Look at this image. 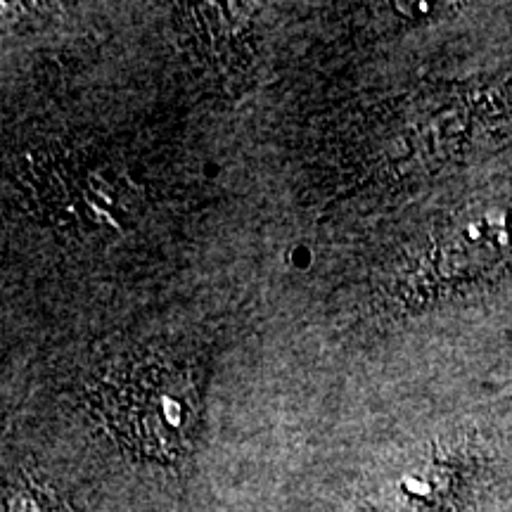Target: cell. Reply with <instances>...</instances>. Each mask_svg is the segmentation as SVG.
Masks as SVG:
<instances>
[{
    "instance_id": "6da1fadb",
    "label": "cell",
    "mask_w": 512,
    "mask_h": 512,
    "mask_svg": "<svg viewBox=\"0 0 512 512\" xmlns=\"http://www.w3.org/2000/svg\"><path fill=\"white\" fill-rule=\"evenodd\" d=\"M105 403L121 434L147 451H176L197 420L195 380L159 358L112 375Z\"/></svg>"
}]
</instances>
